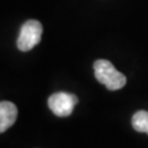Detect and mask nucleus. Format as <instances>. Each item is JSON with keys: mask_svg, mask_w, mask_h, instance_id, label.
<instances>
[{"mask_svg": "<svg viewBox=\"0 0 148 148\" xmlns=\"http://www.w3.org/2000/svg\"><path fill=\"white\" fill-rule=\"evenodd\" d=\"M94 74L99 83L109 90H119L126 85V77L119 72L114 64L106 59H98L94 62Z\"/></svg>", "mask_w": 148, "mask_h": 148, "instance_id": "1", "label": "nucleus"}, {"mask_svg": "<svg viewBox=\"0 0 148 148\" xmlns=\"http://www.w3.org/2000/svg\"><path fill=\"white\" fill-rule=\"evenodd\" d=\"M42 25L37 20H27L21 26L20 35L17 37V48L22 52H27L37 46L42 37Z\"/></svg>", "mask_w": 148, "mask_h": 148, "instance_id": "2", "label": "nucleus"}, {"mask_svg": "<svg viewBox=\"0 0 148 148\" xmlns=\"http://www.w3.org/2000/svg\"><path fill=\"white\" fill-rule=\"evenodd\" d=\"M77 103H78V98L75 95L64 91L54 92L48 98V108L56 116L59 117L69 116L73 112Z\"/></svg>", "mask_w": 148, "mask_h": 148, "instance_id": "3", "label": "nucleus"}, {"mask_svg": "<svg viewBox=\"0 0 148 148\" xmlns=\"http://www.w3.org/2000/svg\"><path fill=\"white\" fill-rule=\"evenodd\" d=\"M17 119V108L11 101H0V133L5 132L15 123Z\"/></svg>", "mask_w": 148, "mask_h": 148, "instance_id": "4", "label": "nucleus"}, {"mask_svg": "<svg viewBox=\"0 0 148 148\" xmlns=\"http://www.w3.org/2000/svg\"><path fill=\"white\" fill-rule=\"evenodd\" d=\"M132 127L137 132L148 133V111L140 110L132 116Z\"/></svg>", "mask_w": 148, "mask_h": 148, "instance_id": "5", "label": "nucleus"}]
</instances>
